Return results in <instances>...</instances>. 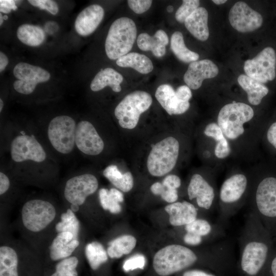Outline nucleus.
I'll use <instances>...</instances> for the list:
<instances>
[{"mask_svg": "<svg viewBox=\"0 0 276 276\" xmlns=\"http://www.w3.org/2000/svg\"><path fill=\"white\" fill-rule=\"evenodd\" d=\"M272 237L259 218L249 211L239 241L240 266L245 274L255 276L265 265L273 249Z\"/></svg>", "mask_w": 276, "mask_h": 276, "instance_id": "f257e3e1", "label": "nucleus"}, {"mask_svg": "<svg viewBox=\"0 0 276 276\" xmlns=\"http://www.w3.org/2000/svg\"><path fill=\"white\" fill-rule=\"evenodd\" d=\"M273 237L276 235V177L267 176L256 186L250 207Z\"/></svg>", "mask_w": 276, "mask_h": 276, "instance_id": "f03ea898", "label": "nucleus"}, {"mask_svg": "<svg viewBox=\"0 0 276 276\" xmlns=\"http://www.w3.org/2000/svg\"><path fill=\"white\" fill-rule=\"evenodd\" d=\"M198 260L196 252L180 244L168 245L154 255L153 266L160 276H169L194 264Z\"/></svg>", "mask_w": 276, "mask_h": 276, "instance_id": "7ed1b4c3", "label": "nucleus"}, {"mask_svg": "<svg viewBox=\"0 0 276 276\" xmlns=\"http://www.w3.org/2000/svg\"><path fill=\"white\" fill-rule=\"evenodd\" d=\"M135 22L130 18L122 17L111 25L105 43L107 57L117 60L128 54L131 50L136 37Z\"/></svg>", "mask_w": 276, "mask_h": 276, "instance_id": "20e7f679", "label": "nucleus"}, {"mask_svg": "<svg viewBox=\"0 0 276 276\" xmlns=\"http://www.w3.org/2000/svg\"><path fill=\"white\" fill-rule=\"evenodd\" d=\"M179 143L173 136L167 137L152 146L146 165L152 176H164L175 167L179 156Z\"/></svg>", "mask_w": 276, "mask_h": 276, "instance_id": "39448f33", "label": "nucleus"}, {"mask_svg": "<svg viewBox=\"0 0 276 276\" xmlns=\"http://www.w3.org/2000/svg\"><path fill=\"white\" fill-rule=\"evenodd\" d=\"M152 103V97L146 91L136 90L126 95L114 109L120 126L127 129L135 128L141 115L149 108Z\"/></svg>", "mask_w": 276, "mask_h": 276, "instance_id": "423d86ee", "label": "nucleus"}, {"mask_svg": "<svg viewBox=\"0 0 276 276\" xmlns=\"http://www.w3.org/2000/svg\"><path fill=\"white\" fill-rule=\"evenodd\" d=\"M247 186V178L242 174L233 175L223 182L219 192L221 222L224 223L241 208Z\"/></svg>", "mask_w": 276, "mask_h": 276, "instance_id": "0eeeda50", "label": "nucleus"}, {"mask_svg": "<svg viewBox=\"0 0 276 276\" xmlns=\"http://www.w3.org/2000/svg\"><path fill=\"white\" fill-rule=\"evenodd\" d=\"M254 116L253 109L245 103L227 104L219 111L218 125L225 137L235 140L244 133L243 124L249 121Z\"/></svg>", "mask_w": 276, "mask_h": 276, "instance_id": "6e6552de", "label": "nucleus"}, {"mask_svg": "<svg viewBox=\"0 0 276 276\" xmlns=\"http://www.w3.org/2000/svg\"><path fill=\"white\" fill-rule=\"evenodd\" d=\"M77 125L71 117L57 116L50 122L48 136L50 143L58 152L68 154L71 152L75 144Z\"/></svg>", "mask_w": 276, "mask_h": 276, "instance_id": "1a4fd4ad", "label": "nucleus"}, {"mask_svg": "<svg viewBox=\"0 0 276 276\" xmlns=\"http://www.w3.org/2000/svg\"><path fill=\"white\" fill-rule=\"evenodd\" d=\"M56 210L50 202L33 199L24 205L21 211L22 222L28 230L37 232L46 227L54 219Z\"/></svg>", "mask_w": 276, "mask_h": 276, "instance_id": "9d476101", "label": "nucleus"}, {"mask_svg": "<svg viewBox=\"0 0 276 276\" xmlns=\"http://www.w3.org/2000/svg\"><path fill=\"white\" fill-rule=\"evenodd\" d=\"M275 51L272 47H267L253 59L246 60L244 70L247 76L264 84L275 79Z\"/></svg>", "mask_w": 276, "mask_h": 276, "instance_id": "9b49d317", "label": "nucleus"}, {"mask_svg": "<svg viewBox=\"0 0 276 276\" xmlns=\"http://www.w3.org/2000/svg\"><path fill=\"white\" fill-rule=\"evenodd\" d=\"M13 73L17 79L13 84L14 89L24 95L32 93L38 83L49 81L51 77L47 71L26 62L17 63Z\"/></svg>", "mask_w": 276, "mask_h": 276, "instance_id": "f8f14e48", "label": "nucleus"}, {"mask_svg": "<svg viewBox=\"0 0 276 276\" xmlns=\"http://www.w3.org/2000/svg\"><path fill=\"white\" fill-rule=\"evenodd\" d=\"M10 152L11 158L15 162L30 160L41 163L47 157L45 151L36 138L27 134L18 135L13 140Z\"/></svg>", "mask_w": 276, "mask_h": 276, "instance_id": "ddd939ff", "label": "nucleus"}, {"mask_svg": "<svg viewBox=\"0 0 276 276\" xmlns=\"http://www.w3.org/2000/svg\"><path fill=\"white\" fill-rule=\"evenodd\" d=\"M228 19L232 27L241 33L257 30L262 26L263 21L262 15L243 2H238L232 6Z\"/></svg>", "mask_w": 276, "mask_h": 276, "instance_id": "4468645a", "label": "nucleus"}, {"mask_svg": "<svg viewBox=\"0 0 276 276\" xmlns=\"http://www.w3.org/2000/svg\"><path fill=\"white\" fill-rule=\"evenodd\" d=\"M98 187L97 178L91 174L74 176L68 179L65 185L64 195L71 204L81 205L86 197L94 193Z\"/></svg>", "mask_w": 276, "mask_h": 276, "instance_id": "2eb2a0df", "label": "nucleus"}, {"mask_svg": "<svg viewBox=\"0 0 276 276\" xmlns=\"http://www.w3.org/2000/svg\"><path fill=\"white\" fill-rule=\"evenodd\" d=\"M75 144L84 154L97 155L104 148V143L94 126L89 121H82L76 127Z\"/></svg>", "mask_w": 276, "mask_h": 276, "instance_id": "dca6fc26", "label": "nucleus"}, {"mask_svg": "<svg viewBox=\"0 0 276 276\" xmlns=\"http://www.w3.org/2000/svg\"><path fill=\"white\" fill-rule=\"evenodd\" d=\"M187 192L189 199H195L199 208L206 212L213 210L215 192L213 187L201 175L194 174L192 175Z\"/></svg>", "mask_w": 276, "mask_h": 276, "instance_id": "f3484780", "label": "nucleus"}, {"mask_svg": "<svg viewBox=\"0 0 276 276\" xmlns=\"http://www.w3.org/2000/svg\"><path fill=\"white\" fill-rule=\"evenodd\" d=\"M218 72L217 66L211 60L196 61L189 65L183 80L190 89L195 90L201 87L203 80L216 77Z\"/></svg>", "mask_w": 276, "mask_h": 276, "instance_id": "a211bd4d", "label": "nucleus"}, {"mask_svg": "<svg viewBox=\"0 0 276 276\" xmlns=\"http://www.w3.org/2000/svg\"><path fill=\"white\" fill-rule=\"evenodd\" d=\"M104 15L103 8L99 5H91L84 9L77 16L75 29L78 34L86 36L97 28Z\"/></svg>", "mask_w": 276, "mask_h": 276, "instance_id": "6ab92c4d", "label": "nucleus"}, {"mask_svg": "<svg viewBox=\"0 0 276 276\" xmlns=\"http://www.w3.org/2000/svg\"><path fill=\"white\" fill-rule=\"evenodd\" d=\"M155 97L169 115L182 114L190 107L189 101L184 102L179 100L175 91L169 84L159 85L156 90Z\"/></svg>", "mask_w": 276, "mask_h": 276, "instance_id": "aec40b11", "label": "nucleus"}, {"mask_svg": "<svg viewBox=\"0 0 276 276\" xmlns=\"http://www.w3.org/2000/svg\"><path fill=\"white\" fill-rule=\"evenodd\" d=\"M165 209L169 215L170 223L174 226H185L197 219V209L187 201L170 203Z\"/></svg>", "mask_w": 276, "mask_h": 276, "instance_id": "412c9836", "label": "nucleus"}, {"mask_svg": "<svg viewBox=\"0 0 276 276\" xmlns=\"http://www.w3.org/2000/svg\"><path fill=\"white\" fill-rule=\"evenodd\" d=\"M168 43V35L163 30H157L152 36L146 33H141L137 38V44L140 50L151 51L156 57L164 56Z\"/></svg>", "mask_w": 276, "mask_h": 276, "instance_id": "4be33fe9", "label": "nucleus"}, {"mask_svg": "<svg viewBox=\"0 0 276 276\" xmlns=\"http://www.w3.org/2000/svg\"><path fill=\"white\" fill-rule=\"evenodd\" d=\"M208 12L203 7H198L185 20L184 24L189 32L197 39L204 41L209 37L208 25Z\"/></svg>", "mask_w": 276, "mask_h": 276, "instance_id": "5701e85b", "label": "nucleus"}, {"mask_svg": "<svg viewBox=\"0 0 276 276\" xmlns=\"http://www.w3.org/2000/svg\"><path fill=\"white\" fill-rule=\"evenodd\" d=\"M79 245V241L74 239L72 233H59L50 246V257L53 261L66 258L71 256Z\"/></svg>", "mask_w": 276, "mask_h": 276, "instance_id": "b1692460", "label": "nucleus"}, {"mask_svg": "<svg viewBox=\"0 0 276 276\" xmlns=\"http://www.w3.org/2000/svg\"><path fill=\"white\" fill-rule=\"evenodd\" d=\"M123 77L119 72L110 67H107L98 72L90 83V89L94 91L102 90L107 86L116 93L121 90L120 84Z\"/></svg>", "mask_w": 276, "mask_h": 276, "instance_id": "393cba45", "label": "nucleus"}, {"mask_svg": "<svg viewBox=\"0 0 276 276\" xmlns=\"http://www.w3.org/2000/svg\"><path fill=\"white\" fill-rule=\"evenodd\" d=\"M238 82L246 92L248 102L252 105H258L263 98L269 93L268 88L246 75H240L238 78Z\"/></svg>", "mask_w": 276, "mask_h": 276, "instance_id": "a878e982", "label": "nucleus"}, {"mask_svg": "<svg viewBox=\"0 0 276 276\" xmlns=\"http://www.w3.org/2000/svg\"><path fill=\"white\" fill-rule=\"evenodd\" d=\"M117 64L123 67H131L137 72L147 74L153 69L151 60L146 55L136 52L127 54L116 61Z\"/></svg>", "mask_w": 276, "mask_h": 276, "instance_id": "bb28decb", "label": "nucleus"}, {"mask_svg": "<svg viewBox=\"0 0 276 276\" xmlns=\"http://www.w3.org/2000/svg\"><path fill=\"white\" fill-rule=\"evenodd\" d=\"M103 175L116 188L124 192L130 191L133 186V178L130 172L122 173L116 165H110L103 171Z\"/></svg>", "mask_w": 276, "mask_h": 276, "instance_id": "cd10ccee", "label": "nucleus"}, {"mask_svg": "<svg viewBox=\"0 0 276 276\" xmlns=\"http://www.w3.org/2000/svg\"><path fill=\"white\" fill-rule=\"evenodd\" d=\"M16 34L22 43L31 47L40 45L45 39L44 32L40 27L28 24L18 27Z\"/></svg>", "mask_w": 276, "mask_h": 276, "instance_id": "c85d7f7f", "label": "nucleus"}, {"mask_svg": "<svg viewBox=\"0 0 276 276\" xmlns=\"http://www.w3.org/2000/svg\"><path fill=\"white\" fill-rule=\"evenodd\" d=\"M204 133L217 141L214 151L217 158H224L229 154L231 152L229 145L218 124L211 123L207 125L204 129Z\"/></svg>", "mask_w": 276, "mask_h": 276, "instance_id": "c756f323", "label": "nucleus"}, {"mask_svg": "<svg viewBox=\"0 0 276 276\" xmlns=\"http://www.w3.org/2000/svg\"><path fill=\"white\" fill-rule=\"evenodd\" d=\"M170 47L175 56L183 62L191 63L197 61L199 58L198 54L190 50L186 46L183 35L179 31H176L172 35Z\"/></svg>", "mask_w": 276, "mask_h": 276, "instance_id": "7c9ffc66", "label": "nucleus"}, {"mask_svg": "<svg viewBox=\"0 0 276 276\" xmlns=\"http://www.w3.org/2000/svg\"><path fill=\"white\" fill-rule=\"evenodd\" d=\"M187 232L193 233L203 238L210 237L213 240L223 233L221 226L211 223L204 219L197 218L185 225Z\"/></svg>", "mask_w": 276, "mask_h": 276, "instance_id": "2f4dec72", "label": "nucleus"}, {"mask_svg": "<svg viewBox=\"0 0 276 276\" xmlns=\"http://www.w3.org/2000/svg\"><path fill=\"white\" fill-rule=\"evenodd\" d=\"M136 244V239L131 235L120 236L108 243L107 254L111 258H119L130 253Z\"/></svg>", "mask_w": 276, "mask_h": 276, "instance_id": "473e14b6", "label": "nucleus"}, {"mask_svg": "<svg viewBox=\"0 0 276 276\" xmlns=\"http://www.w3.org/2000/svg\"><path fill=\"white\" fill-rule=\"evenodd\" d=\"M18 258L12 248L3 246L0 248V276H18Z\"/></svg>", "mask_w": 276, "mask_h": 276, "instance_id": "72a5a7b5", "label": "nucleus"}, {"mask_svg": "<svg viewBox=\"0 0 276 276\" xmlns=\"http://www.w3.org/2000/svg\"><path fill=\"white\" fill-rule=\"evenodd\" d=\"M99 199L101 206L105 210H109L113 214L121 212V206L119 203L124 200V196L121 192L115 188L109 190L102 188L99 192Z\"/></svg>", "mask_w": 276, "mask_h": 276, "instance_id": "f704fd0d", "label": "nucleus"}, {"mask_svg": "<svg viewBox=\"0 0 276 276\" xmlns=\"http://www.w3.org/2000/svg\"><path fill=\"white\" fill-rule=\"evenodd\" d=\"M85 254L88 263L93 270L97 269L108 259L103 245L98 242H93L86 245Z\"/></svg>", "mask_w": 276, "mask_h": 276, "instance_id": "c9c22d12", "label": "nucleus"}, {"mask_svg": "<svg viewBox=\"0 0 276 276\" xmlns=\"http://www.w3.org/2000/svg\"><path fill=\"white\" fill-rule=\"evenodd\" d=\"M61 221L56 225V230L59 233L70 232L74 236V239L78 240L80 223L71 209L61 215Z\"/></svg>", "mask_w": 276, "mask_h": 276, "instance_id": "e433bc0d", "label": "nucleus"}, {"mask_svg": "<svg viewBox=\"0 0 276 276\" xmlns=\"http://www.w3.org/2000/svg\"><path fill=\"white\" fill-rule=\"evenodd\" d=\"M78 260L76 257L65 258L56 266V271L51 276H78L76 268Z\"/></svg>", "mask_w": 276, "mask_h": 276, "instance_id": "4c0bfd02", "label": "nucleus"}, {"mask_svg": "<svg viewBox=\"0 0 276 276\" xmlns=\"http://www.w3.org/2000/svg\"><path fill=\"white\" fill-rule=\"evenodd\" d=\"M198 0H183L182 5L178 8L175 13V18L180 23L185 22L186 19L191 15L199 7Z\"/></svg>", "mask_w": 276, "mask_h": 276, "instance_id": "58836bf2", "label": "nucleus"}, {"mask_svg": "<svg viewBox=\"0 0 276 276\" xmlns=\"http://www.w3.org/2000/svg\"><path fill=\"white\" fill-rule=\"evenodd\" d=\"M150 190L153 194L160 195L163 200L168 203L175 202L178 198L177 190L167 189L162 183L159 182L152 184Z\"/></svg>", "mask_w": 276, "mask_h": 276, "instance_id": "ea45409f", "label": "nucleus"}, {"mask_svg": "<svg viewBox=\"0 0 276 276\" xmlns=\"http://www.w3.org/2000/svg\"><path fill=\"white\" fill-rule=\"evenodd\" d=\"M146 263V259L142 255H136L126 260L123 268L125 271H129L135 269H143Z\"/></svg>", "mask_w": 276, "mask_h": 276, "instance_id": "a19ab883", "label": "nucleus"}, {"mask_svg": "<svg viewBox=\"0 0 276 276\" xmlns=\"http://www.w3.org/2000/svg\"><path fill=\"white\" fill-rule=\"evenodd\" d=\"M28 2L32 6L40 9L45 10L53 15L56 14L59 11L57 4L52 0H29Z\"/></svg>", "mask_w": 276, "mask_h": 276, "instance_id": "79ce46f5", "label": "nucleus"}, {"mask_svg": "<svg viewBox=\"0 0 276 276\" xmlns=\"http://www.w3.org/2000/svg\"><path fill=\"white\" fill-rule=\"evenodd\" d=\"M129 8L135 13L142 14L147 11L151 7L152 1L150 0H128Z\"/></svg>", "mask_w": 276, "mask_h": 276, "instance_id": "37998d69", "label": "nucleus"}, {"mask_svg": "<svg viewBox=\"0 0 276 276\" xmlns=\"http://www.w3.org/2000/svg\"><path fill=\"white\" fill-rule=\"evenodd\" d=\"M162 184L167 189L177 190L181 185V180L176 175H168L163 179Z\"/></svg>", "mask_w": 276, "mask_h": 276, "instance_id": "c03bdc74", "label": "nucleus"}, {"mask_svg": "<svg viewBox=\"0 0 276 276\" xmlns=\"http://www.w3.org/2000/svg\"><path fill=\"white\" fill-rule=\"evenodd\" d=\"M175 94L179 100L184 102H189L192 96L191 89L187 85L178 87Z\"/></svg>", "mask_w": 276, "mask_h": 276, "instance_id": "a18cd8bd", "label": "nucleus"}, {"mask_svg": "<svg viewBox=\"0 0 276 276\" xmlns=\"http://www.w3.org/2000/svg\"><path fill=\"white\" fill-rule=\"evenodd\" d=\"M184 242L189 245L197 246L203 241V237L193 233L187 232L183 237Z\"/></svg>", "mask_w": 276, "mask_h": 276, "instance_id": "49530a36", "label": "nucleus"}, {"mask_svg": "<svg viewBox=\"0 0 276 276\" xmlns=\"http://www.w3.org/2000/svg\"><path fill=\"white\" fill-rule=\"evenodd\" d=\"M17 7L15 5L14 1L10 0H1L0 1V10L1 12L4 13H9L11 10H15Z\"/></svg>", "mask_w": 276, "mask_h": 276, "instance_id": "de8ad7c7", "label": "nucleus"}, {"mask_svg": "<svg viewBox=\"0 0 276 276\" xmlns=\"http://www.w3.org/2000/svg\"><path fill=\"white\" fill-rule=\"evenodd\" d=\"M267 138L269 143L276 149V122L272 123L268 128Z\"/></svg>", "mask_w": 276, "mask_h": 276, "instance_id": "09e8293b", "label": "nucleus"}, {"mask_svg": "<svg viewBox=\"0 0 276 276\" xmlns=\"http://www.w3.org/2000/svg\"><path fill=\"white\" fill-rule=\"evenodd\" d=\"M10 181L8 177L3 172L0 173V194H4L9 188Z\"/></svg>", "mask_w": 276, "mask_h": 276, "instance_id": "8fccbe9b", "label": "nucleus"}, {"mask_svg": "<svg viewBox=\"0 0 276 276\" xmlns=\"http://www.w3.org/2000/svg\"><path fill=\"white\" fill-rule=\"evenodd\" d=\"M272 276H276V249H273L268 259Z\"/></svg>", "mask_w": 276, "mask_h": 276, "instance_id": "3c124183", "label": "nucleus"}, {"mask_svg": "<svg viewBox=\"0 0 276 276\" xmlns=\"http://www.w3.org/2000/svg\"><path fill=\"white\" fill-rule=\"evenodd\" d=\"M183 276H215L199 270H191L185 272Z\"/></svg>", "mask_w": 276, "mask_h": 276, "instance_id": "603ef678", "label": "nucleus"}, {"mask_svg": "<svg viewBox=\"0 0 276 276\" xmlns=\"http://www.w3.org/2000/svg\"><path fill=\"white\" fill-rule=\"evenodd\" d=\"M9 62L7 56L2 52H0V72H2L6 67Z\"/></svg>", "mask_w": 276, "mask_h": 276, "instance_id": "864d4df0", "label": "nucleus"}, {"mask_svg": "<svg viewBox=\"0 0 276 276\" xmlns=\"http://www.w3.org/2000/svg\"><path fill=\"white\" fill-rule=\"evenodd\" d=\"M71 209L73 212H76L79 210V205L74 204H71Z\"/></svg>", "mask_w": 276, "mask_h": 276, "instance_id": "5fc2aeb1", "label": "nucleus"}, {"mask_svg": "<svg viewBox=\"0 0 276 276\" xmlns=\"http://www.w3.org/2000/svg\"><path fill=\"white\" fill-rule=\"evenodd\" d=\"M212 2L216 5H220L227 2L226 0H213Z\"/></svg>", "mask_w": 276, "mask_h": 276, "instance_id": "6e6d98bb", "label": "nucleus"}, {"mask_svg": "<svg viewBox=\"0 0 276 276\" xmlns=\"http://www.w3.org/2000/svg\"><path fill=\"white\" fill-rule=\"evenodd\" d=\"M167 11L168 12H169V13L173 12V6H168L167 7Z\"/></svg>", "mask_w": 276, "mask_h": 276, "instance_id": "4d7b16f0", "label": "nucleus"}, {"mask_svg": "<svg viewBox=\"0 0 276 276\" xmlns=\"http://www.w3.org/2000/svg\"><path fill=\"white\" fill-rule=\"evenodd\" d=\"M4 106V102L1 99H0V111L1 112Z\"/></svg>", "mask_w": 276, "mask_h": 276, "instance_id": "13d9d810", "label": "nucleus"}, {"mask_svg": "<svg viewBox=\"0 0 276 276\" xmlns=\"http://www.w3.org/2000/svg\"><path fill=\"white\" fill-rule=\"evenodd\" d=\"M3 19H4L3 16H2V14L1 13L0 14V25H1V26L3 24Z\"/></svg>", "mask_w": 276, "mask_h": 276, "instance_id": "bf43d9fd", "label": "nucleus"}, {"mask_svg": "<svg viewBox=\"0 0 276 276\" xmlns=\"http://www.w3.org/2000/svg\"><path fill=\"white\" fill-rule=\"evenodd\" d=\"M4 19H8V16L6 15H5L3 16Z\"/></svg>", "mask_w": 276, "mask_h": 276, "instance_id": "052dcab7", "label": "nucleus"}]
</instances>
